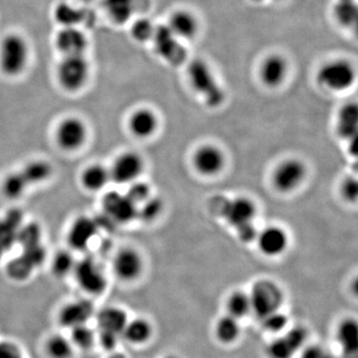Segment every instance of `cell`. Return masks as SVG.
I'll list each match as a JSON object with an SVG mask.
<instances>
[{"mask_svg": "<svg viewBox=\"0 0 358 358\" xmlns=\"http://www.w3.org/2000/svg\"><path fill=\"white\" fill-rule=\"evenodd\" d=\"M40 235L37 224H30L18 232L17 240L22 245L23 252L7 267V274L11 279L24 281L43 262L45 252L40 244Z\"/></svg>", "mask_w": 358, "mask_h": 358, "instance_id": "1", "label": "cell"}, {"mask_svg": "<svg viewBox=\"0 0 358 358\" xmlns=\"http://www.w3.org/2000/svg\"><path fill=\"white\" fill-rule=\"evenodd\" d=\"M186 73L193 90L203 98L209 107L216 108L222 105L225 94L206 61L200 58L193 59L187 63Z\"/></svg>", "mask_w": 358, "mask_h": 358, "instance_id": "2", "label": "cell"}, {"mask_svg": "<svg viewBox=\"0 0 358 358\" xmlns=\"http://www.w3.org/2000/svg\"><path fill=\"white\" fill-rule=\"evenodd\" d=\"M357 79V71L352 62L345 59L327 61L317 70V82L324 88L334 92L350 89Z\"/></svg>", "mask_w": 358, "mask_h": 358, "instance_id": "3", "label": "cell"}, {"mask_svg": "<svg viewBox=\"0 0 358 358\" xmlns=\"http://www.w3.org/2000/svg\"><path fill=\"white\" fill-rule=\"evenodd\" d=\"M29 59V47L22 36L9 34L0 43V68L8 76H18Z\"/></svg>", "mask_w": 358, "mask_h": 358, "instance_id": "4", "label": "cell"}, {"mask_svg": "<svg viewBox=\"0 0 358 358\" xmlns=\"http://www.w3.org/2000/svg\"><path fill=\"white\" fill-rule=\"evenodd\" d=\"M128 315L122 308L108 307L96 315V327L101 345L106 350H114L128 324Z\"/></svg>", "mask_w": 358, "mask_h": 358, "instance_id": "5", "label": "cell"}, {"mask_svg": "<svg viewBox=\"0 0 358 358\" xmlns=\"http://www.w3.org/2000/svg\"><path fill=\"white\" fill-rule=\"evenodd\" d=\"M150 41L154 44L155 53L167 64L178 67L187 61L185 42L179 40L166 24L155 26L154 36Z\"/></svg>", "mask_w": 358, "mask_h": 358, "instance_id": "6", "label": "cell"}, {"mask_svg": "<svg viewBox=\"0 0 358 358\" xmlns=\"http://www.w3.org/2000/svg\"><path fill=\"white\" fill-rule=\"evenodd\" d=\"M223 216L236 228L243 241L250 242L256 237V229L252 225L255 206L249 199H236L226 202L223 206Z\"/></svg>", "mask_w": 358, "mask_h": 358, "instance_id": "7", "label": "cell"}, {"mask_svg": "<svg viewBox=\"0 0 358 358\" xmlns=\"http://www.w3.org/2000/svg\"><path fill=\"white\" fill-rule=\"evenodd\" d=\"M90 65L84 55L63 56L57 68V79L68 92H77L88 81Z\"/></svg>", "mask_w": 358, "mask_h": 358, "instance_id": "8", "label": "cell"}, {"mask_svg": "<svg viewBox=\"0 0 358 358\" xmlns=\"http://www.w3.org/2000/svg\"><path fill=\"white\" fill-rule=\"evenodd\" d=\"M73 273L77 284L87 294L98 296L107 289V277L99 263L91 257L76 262Z\"/></svg>", "mask_w": 358, "mask_h": 358, "instance_id": "9", "label": "cell"}, {"mask_svg": "<svg viewBox=\"0 0 358 358\" xmlns=\"http://www.w3.org/2000/svg\"><path fill=\"white\" fill-rule=\"evenodd\" d=\"M251 310L259 319H263L268 313L279 310L282 303V293L277 285L270 281L257 282L250 294Z\"/></svg>", "mask_w": 358, "mask_h": 358, "instance_id": "10", "label": "cell"}, {"mask_svg": "<svg viewBox=\"0 0 358 358\" xmlns=\"http://www.w3.org/2000/svg\"><path fill=\"white\" fill-rule=\"evenodd\" d=\"M88 138V128L83 120L77 117H68L59 122L55 131L56 143L65 152L80 150Z\"/></svg>", "mask_w": 358, "mask_h": 358, "instance_id": "11", "label": "cell"}, {"mask_svg": "<svg viewBox=\"0 0 358 358\" xmlns=\"http://www.w3.org/2000/svg\"><path fill=\"white\" fill-rule=\"evenodd\" d=\"M109 171L110 180L117 185H131L143 173V160L136 152H124L115 159Z\"/></svg>", "mask_w": 358, "mask_h": 358, "instance_id": "12", "label": "cell"}, {"mask_svg": "<svg viewBox=\"0 0 358 358\" xmlns=\"http://www.w3.org/2000/svg\"><path fill=\"white\" fill-rule=\"evenodd\" d=\"M106 216L117 223H128L136 217V205L127 196L117 192L107 193L103 199Z\"/></svg>", "mask_w": 358, "mask_h": 358, "instance_id": "13", "label": "cell"}, {"mask_svg": "<svg viewBox=\"0 0 358 358\" xmlns=\"http://www.w3.org/2000/svg\"><path fill=\"white\" fill-rule=\"evenodd\" d=\"M289 62L282 54L273 53L266 56L259 67L261 82L268 88L281 86L288 76Z\"/></svg>", "mask_w": 358, "mask_h": 358, "instance_id": "14", "label": "cell"}, {"mask_svg": "<svg viewBox=\"0 0 358 358\" xmlns=\"http://www.w3.org/2000/svg\"><path fill=\"white\" fill-rule=\"evenodd\" d=\"M99 224L95 219L80 216L71 225L68 232V243L71 248L83 251L98 234Z\"/></svg>", "mask_w": 358, "mask_h": 358, "instance_id": "15", "label": "cell"}, {"mask_svg": "<svg viewBox=\"0 0 358 358\" xmlns=\"http://www.w3.org/2000/svg\"><path fill=\"white\" fill-rule=\"evenodd\" d=\"M166 25L182 42L194 39L199 35L200 27L199 18L187 9H178L174 11Z\"/></svg>", "mask_w": 358, "mask_h": 358, "instance_id": "16", "label": "cell"}, {"mask_svg": "<svg viewBox=\"0 0 358 358\" xmlns=\"http://www.w3.org/2000/svg\"><path fill=\"white\" fill-rule=\"evenodd\" d=\"M95 308L89 300H77L71 301L62 308L59 313V322L66 329H73L87 324L88 320L93 317Z\"/></svg>", "mask_w": 358, "mask_h": 358, "instance_id": "17", "label": "cell"}, {"mask_svg": "<svg viewBox=\"0 0 358 358\" xmlns=\"http://www.w3.org/2000/svg\"><path fill=\"white\" fill-rule=\"evenodd\" d=\"M305 176V166L301 162L287 160L275 169L274 183L278 189L288 192L298 187Z\"/></svg>", "mask_w": 358, "mask_h": 358, "instance_id": "18", "label": "cell"}, {"mask_svg": "<svg viewBox=\"0 0 358 358\" xmlns=\"http://www.w3.org/2000/svg\"><path fill=\"white\" fill-rule=\"evenodd\" d=\"M113 268L119 279L122 281H134L143 271V260L136 250L122 249L115 255Z\"/></svg>", "mask_w": 358, "mask_h": 358, "instance_id": "19", "label": "cell"}, {"mask_svg": "<svg viewBox=\"0 0 358 358\" xmlns=\"http://www.w3.org/2000/svg\"><path fill=\"white\" fill-rule=\"evenodd\" d=\"M56 47L63 56L84 55L88 39L78 27H62L56 36Z\"/></svg>", "mask_w": 358, "mask_h": 358, "instance_id": "20", "label": "cell"}, {"mask_svg": "<svg viewBox=\"0 0 358 358\" xmlns=\"http://www.w3.org/2000/svg\"><path fill=\"white\" fill-rule=\"evenodd\" d=\"M194 164L200 173L213 176L222 169L224 164L222 152L215 147L206 145L197 150L194 155Z\"/></svg>", "mask_w": 358, "mask_h": 358, "instance_id": "21", "label": "cell"}, {"mask_svg": "<svg viewBox=\"0 0 358 358\" xmlns=\"http://www.w3.org/2000/svg\"><path fill=\"white\" fill-rule=\"evenodd\" d=\"M157 115L152 110L138 109L134 110L129 120V128L134 136L145 138H150L157 131Z\"/></svg>", "mask_w": 358, "mask_h": 358, "instance_id": "22", "label": "cell"}, {"mask_svg": "<svg viewBox=\"0 0 358 358\" xmlns=\"http://www.w3.org/2000/svg\"><path fill=\"white\" fill-rule=\"evenodd\" d=\"M259 248L268 256L282 254L288 245V238L281 228L268 227L258 236Z\"/></svg>", "mask_w": 358, "mask_h": 358, "instance_id": "23", "label": "cell"}, {"mask_svg": "<svg viewBox=\"0 0 358 358\" xmlns=\"http://www.w3.org/2000/svg\"><path fill=\"white\" fill-rule=\"evenodd\" d=\"M110 180V171L100 164L87 166L81 176L82 185L88 192H98L103 189Z\"/></svg>", "mask_w": 358, "mask_h": 358, "instance_id": "24", "label": "cell"}, {"mask_svg": "<svg viewBox=\"0 0 358 358\" xmlns=\"http://www.w3.org/2000/svg\"><path fill=\"white\" fill-rule=\"evenodd\" d=\"M20 171L26 185L30 187L48 180L53 173V169L46 160L35 159L25 164Z\"/></svg>", "mask_w": 358, "mask_h": 358, "instance_id": "25", "label": "cell"}, {"mask_svg": "<svg viewBox=\"0 0 358 358\" xmlns=\"http://www.w3.org/2000/svg\"><path fill=\"white\" fill-rule=\"evenodd\" d=\"M103 6L114 22L124 24L136 13V0H103Z\"/></svg>", "mask_w": 358, "mask_h": 358, "instance_id": "26", "label": "cell"}, {"mask_svg": "<svg viewBox=\"0 0 358 358\" xmlns=\"http://www.w3.org/2000/svg\"><path fill=\"white\" fill-rule=\"evenodd\" d=\"M358 128V108L355 103H348L338 115V129L343 138L352 140L357 138Z\"/></svg>", "mask_w": 358, "mask_h": 358, "instance_id": "27", "label": "cell"}, {"mask_svg": "<svg viewBox=\"0 0 358 358\" xmlns=\"http://www.w3.org/2000/svg\"><path fill=\"white\" fill-rule=\"evenodd\" d=\"M152 334V327L148 320L136 319L129 320L122 338H126L129 343L133 345H143L147 343Z\"/></svg>", "mask_w": 358, "mask_h": 358, "instance_id": "28", "label": "cell"}, {"mask_svg": "<svg viewBox=\"0 0 358 358\" xmlns=\"http://www.w3.org/2000/svg\"><path fill=\"white\" fill-rule=\"evenodd\" d=\"M357 324L353 320H343L338 327V341L348 357L357 355Z\"/></svg>", "mask_w": 358, "mask_h": 358, "instance_id": "29", "label": "cell"}, {"mask_svg": "<svg viewBox=\"0 0 358 358\" xmlns=\"http://www.w3.org/2000/svg\"><path fill=\"white\" fill-rule=\"evenodd\" d=\"M54 17L62 27H78L84 18V14L72 4L59 3L54 10Z\"/></svg>", "mask_w": 358, "mask_h": 358, "instance_id": "30", "label": "cell"}, {"mask_svg": "<svg viewBox=\"0 0 358 358\" xmlns=\"http://www.w3.org/2000/svg\"><path fill=\"white\" fill-rule=\"evenodd\" d=\"M28 186L21 176L20 171L7 174L2 181L1 190L7 199H17L24 194Z\"/></svg>", "mask_w": 358, "mask_h": 358, "instance_id": "31", "label": "cell"}, {"mask_svg": "<svg viewBox=\"0 0 358 358\" xmlns=\"http://www.w3.org/2000/svg\"><path fill=\"white\" fill-rule=\"evenodd\" d=\"M334 17L339 24L350 27L357 21V6L355 0H338L334 9Z\"/></svg>", "mask_w": 358, "mask_h": 358, "instance_id": "32", "label": "cell"}, {"mask_svg": "<svg viewBox=\"0 0 358 358\" xmlns=\"http://www.w3.org/2000/svg\"><path fill=\"white\" fill-rule=\"evenodd\" d=\"M215 331L219 341L223 343H232L240 334L239 322L230 315H225L218 320Z\"/></svg>", "mask_w": 358, "mask_h": 358, "instance_id": "33", "label": "cell"}, {"mask_svg": "<svg viewBox=\"0 0 358 358\" xmlns=\"http://www.w3.org/2000/svg\"><path fill=\"white\" fill-rule=\"evenodd\" d=\"M227 310L231 317L239 320L251 312V301L248 294L237 292L231 294L227 301Z\"/></svg>", "mask_w": 358, "mask_h": 358, "instance_id": "34", "label": "cell"}, {"mask_svg": "<svg viewBox=\"0 0 358 358\" xmlns=\"http://www.w3.org/2000/svg\"><path fill=\"white\" fill-rule=\"evenodd\" d=\"M46 350L51 358H70L73 345L70 339L62 336H53L46 343Z\"/></svg>", "mask_w": 358, "mask_h": 358, "instance_id": "35", "label": "cell"}, {"mask_svg": "<svg viewBox=\"0 0 358 358\" xmlns=\"http://www.w3.org/2000/svg\"><path fill=\"white\" fill-rule=\"evenodd\" d=\"M75 265H76V261H75L72 254L63 250V251L58 252L53 257L51 264L52 272L56 277H66L71 272H73Z\"/></svg>", "mask_w": 358, "mask_h": 358, "instance_id": "36", "label": "cell"}, {"mask_svg": "<svg viewBox=\"0 0 358 358\" xmlns=\"http://www.w3.org/2000/svg\"><path fill=\"white\" fill-rule=\"evenodd\" d=\"M155 25L148 18L141 17L134 21L131 26V35L134 41L145 43L154 36Z\"/></svg>", "mask_w": 358, "mask_h": 358, "instance_id": "37", "label": "cell"}, {"mask_svg": "<svg viewBox=\"0 0 358 358\" xmlns=\"http://www.w3.org/2000/svg\"><path fill=\"white\" fill-rule=\"evenodd\" d=\"M95 339V333L87 324H82V326L71 329L70 341L73 345L86 350V348H91Z\"/></svg>", "mask_w": 358, "mask_h": 358, "instance_id": "38", "label": "cell"}, {"mask_svg": "<svg viewBox=\"0 0 358 358\" xmlns=\"http://www.w3.org/2000/svg\"><path fill=\"white\" fill-rule=\"evenodd\" d=\"M294 352L296 350L285 336L275 339L271 343L268 348V353L271 358H292Z\"/></svg>", "mask_w": 358, "mask_h": 358, "instance_id": "39", "label": "cell"}, {"mask_svg": "<svg viewBox=\"0 0 358 358\" xmlns=\"http://www.w3.org/2000/svg\"><path fill=\"white\" fill-rule=\"evenodd\" d=\"M143 206L138 209L136 217H140L145 221H150L157 217L162 210V201L157 199H148L143 201Z\"/></svg>", "mask_w": 358, "mask_h": 358, "instance_id": "40", "label": "cell"}, {"mask_svg": "<svg viewBox=\"0 0 358 358\" xmlns=\"http://www.w3.org/2000/svg\"><path fill=\"white\" fill-rule=\"evenodd\" d=\"M261 320H262L263 327L268 331H273V333L282 331L288 324V319H287L286 315H282L279 310L268 313V315Z\"/></svg>", "mask_w": 358, "mask_h": 358, "instance_id": "41", "label": "cell"}, {"mask_svg": "<svg viewBox=\"0 0 358 358\" xmlns=\"http://www.w3.org/2000/svg\"><path fill=\"white\" fill-rule=\"evenodd\" d=\"M129 185V190L126 195L134 204L143 203V201L150 199V187L145 182L136 180Z\"/></svg>", "mask_w": 358, "mask_h": 358, "instance_id": "42", "label": "cell"}, {"mask_svg": "<svg viewBox=\"0 0 358 358\" xmlns=\"http://www.w3.org/2000/svg\"><path fill=\"white\" fill-rule=\"evenodd\" d=\"M285 338L291 343L294 350L298 352L300 348H303V343H305L306 339H307V331H306L303 327H296L292 329L285 336Z\"/></svg>", "mask_w": 358, "mask_h": 358, "instance_id": "43", "label": "cell"}, {"mask_svg": "<svg viewBox=\"0 0 358 358\" xmlns=\"http://www.w3.org/2000/svg\"><path fill=\"white\" fill-rule=\"evenodd\" d=\"M0 358H23L20 348L9 341L0 343Z\"/></svg>", "mask_w": 358, "mask_h": 358, "instance_id": "44", "label": "cell"}, {"mask_svg": "<svg viewBox=\"0 0 358 358\" xmlns=\"http://www.w3.org/2000/svg\"><path fill=\"white\" fill-rule=\"evenodd\" d=\"M343 194L345 199L350 201H357L358 195V183L355 178H350L345 181L343 185Z\"/></svg>", "mask_w": 358, "mask_h": 358, "instance_id": "45", "label": "cell"}, {"mask_svg": "<svg viewBox=\"0 0 358 358\" xmlns=\"http://www.w3.org/2000/svg\"><path fill=\"white\" fill-rule=\"evenodd\" d=\"M324 350L319 346H310L303 350L301 358H322L324 355Z\"/></svg>", "mask_w": 358, "mask_h": 358, "instance_id": "46", "label": "cell"}, {"mask_svg": "<svg viewBox=\"0 0 358 358\" xmlns=\"http://www.w3.org/2000/svg\"><path fill=\"white\" fill-rule=\"evenodd\" d=\"M109 358H127L124 355H121V353H114V355H110Z\"/></svg>", "mask_w": 358, "mask_h": 358, "instance_id": "47", "label": "cell"}, {"mask_svg": "<svg viewBox=\"0 0 358 358\" xmlns=\"http://www.w3.org/2000/svg\"><path fill=\"white\" fill-rule=\"evenodd\" d=\"M322 358H336L334 355H331V353L324 352V357Z\"/></svg>", "mask_w": 358, "mask_h": 358, "instance_id": "48", "label": "cell"}, {"mask_svg": "<svg viewBox=\"0 0 358 358\" xmlns=\"http://www.w3.org/2000/svg\"><path fill=\"white\" fill-rule=\"evenodd\" d=\"M166 358H178V357H166Z\"/></svg>", "mask_w": 358, "mask_h": 358, "instance_id": "49", "label": "cell"}, {"mask_svg": "<svg viewBox=\"0 0 358 358\" xmlns=\"http://www.w3.org/2000/svg\"><path fill=\"white\" fill-rule=\"evenodd\" d=\"M254 1H262V0H254Z\"/></svg>", "mask_w": 358, "mask_h": 358, "instance_id": "50", "label": "cell"}]
</instances>
